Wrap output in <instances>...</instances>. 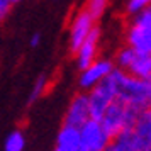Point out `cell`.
Segmentation results:
<instances>
[{"mask_svg":"<svg viewBox=\"0 0 151 151\" xmlns=\"http://www.w3.org/2000/svg\"><path fill=\"white\" fill-rule=\"evenodd\" d=\"M116 88V99L136 110H146L151 105V80H143L114 68L110 73Z\"/></svg>","mask_w":151,"mask_h":151,"instance_id":"cell-1","label":"cell"},{"mask_svg":"<svg viewBox=\"0 0 151 151\" xmlns=\"http://www.w3.org/2000/svg\"><path fill=\"white\" fill-rule=\"evenodd\" d=\"M39 42H41V34H39V32H34V34L31 36V41H29L31 48H37Z\"/></svg>","mask_w":151,"mask_h":151,"instance_id":"cell-19","label":"cell"},{"mask_svg":"<svg viewBox=\"0 0 151 151\" xmlns=\"http://www.w3.org/2000/svg\"><path fill=\"white\" fill-rule=\"evenodd\" d=\"M116 68L114 66V61L109 60V58H97L93 63H90L88 66H85L83 70H80V87L83 90H90L93 85L100 83L102 80H105L107 76L112 73V70Z\"/></svg>","mask_w":151,"mask_h":151,"instance_id":"cell-7","label":"cell"},{"mask_svg":"<svg viewBox=\"0 0 151 151\" xmlns=\"http://www.w3.org/2000/svg\"><path fill=\"white\" fill-rule=\"evenodd\" d=\"M100 39H102V31L99 26L90 31V34L83 39V42L76 48L75 61L78 70H83L85 66H88L90 63H93L99 58V51H100Z\"/></svg>","mask_w":151,"mask_h":151,"instance_id":"cell-8","label":"cell"},{"mask_svg":"<svg viewBox=\"0 0 151 151\" xmlns=\"http://www.w3.org/2000/svg\"><path fill=\"white\" fill-rule=\"evenodd\" d=\"M105 151H141V150H139L131 129H127L110 137Z\"/></svg>","mask_w":151,"mask_h":151,"instance_id":"cell-13","label":"cell"},{"mask_svg":"<svg viewBox=\"0 0 151 151\" xmlns=\"http://www.w3.org/2000/svg\"><path fill=\"white\" fill-rule=\"evenodd\" d=\"M87 100H88V109L92 119H100L105 109L116 100V88L110 75L102 80L100 83L93 85L90 90H87Z\"/></svg>","mask_w":151,"mask_h":151,"instance_id":"cell-4","label":"cell"},{"mask_svg":"<svg viewBox=\"0 0 151 151\" xmlns=\"http://www.w3.org/2000/svg\"><path fill=\"white\" fill-rule=\"evenodd\" d=\"M126 73L132 76L151 80V53H134L129 66L126 68Z\"/></svg>","mask_w":151,"mask_h":151,"instance_id":"cell-12","label":"cell"},{"mask_svg":"<svg viewBox=\"0 0 151 151\" xmlns=\"http://www.w3.org/2000/svg\"><path fill=\"white\" fill-rule=\"evenodd\" d=\"M139 112H141V110L127 107L126 104L119 102L116 99V100L105 109V112L100 116L99 121L102 122L105 131H107L110 134V137H112V136H116V134H119V132H122V131L131 129Z\"/></svg>","mask_w":151,"mask_h":151,"instance_id":"cell-3","label":"cell"},{"mask_svg":"<svg viewBox=\"0 0 151 151\" xmlns=\"http://www.w3.org/2000/svg\"><path fill=\"white\" fill-rule=\"evenodd\" d=\"M53 151H85V148L82 146V141H80L78 127H71V126L63 124L61 129L58 131Z\"/></svg>","mask_w":151,"mask_h":151,"instance_id":"cell-11","label":"cell"},{"mask_svg":"<svg viewBox=\"0 0 151 151\" xmlns=\"http://www.w3.org/2000/svg\"><path fill=\"white\" fill-rule=\"evenodd\" d=\"M10 10H12V4L9 0H0V22L4 21V19H7Z\"/></svg>","mask_w":151,"mask_h":151,"instance_id":"cell-18","label":"cell"},{"mask_svg":"<svg viewBox=\"0 0 151 151\" xmlns=\"http://www.w3.org/2000/svg\"><path fill=\"white\" fill-rule=\"evenodd\" d=\"M78 134L85 151H105L110 141V134L105 131L102 122L92 117L78 127Z\"/></svg>","mask_w":151,"mask_h":151,"instance_id":"cell-5","label":"cell"},{"mask_svg":"<svg viewBox=\"0 0 151 151\" xmlns=\"http://www.w3.org/2000/svg\"><path fill=\"white\" fill-rule=\"evenodd\" d=\"M9 2H10V4H12V5H15V4H19V2H21V0H9Z\"/></svg>","mask_w":151,"mask_h":151,"instance_id":"cell-20","label":"cell"},{"mask_svg":"<svg viewBox=\"0 0 151 151\" xmlns=\"http://www.w3.org/2000/svg\"><path fill=\"white\" fill-rule=\"evenodd\" d=\"M150 5L151 0H126V12L131 17V15H136L146 9H150Z\"/></svg>","mask_w":151,"mask_h":151,"instance_id":"cell-17","label":"cell"},{"mask_svg":"<svg viewBox=\"0 0 151 151\" xmlns=\"http://www.w3.org/2000/svg\"><path fill=\"white\" fill-rule=\"evenodd\" d=\"M109 4H110V0H87V4H85L83 9H85L95 21H99V19L105 14Z\"/></svg>","mask_w":151,"mask_h":151,"instance_id":"cell-16","label":"cell"},{"mask_svg":"<svg viewBox=\"0 0 151 151\" xmlns=\"http://www.w3.org/2000/svg\"><path fill=\"white\" fill-rule=\"evenodd\" d=\"M97 26V21L92 17V15L85 10V9H80L76 10L73 19L70 22V36H68V46L70 51L75 53L76 48L83 42V39L90 34V31Z\"/></svg>","mask_w":151,"mask_h":151,"instance_id":"cell-6","label":"cell"},{"mask_svg":"<svg viewBox=\"0 0 151 151\" xmlns=\"http://www.w3.org/2000/svg\"><path fill=\"white\" fill-rule=\"evenodd\" d=\"M144 151H151V150H144Z\"/></svg>","mask_w":151,"mask_h":151,"instance_id":"cell-21","label":"cell"},{"mask_svg":"<svg viewBox=\"0 0 151 151\" xmlns=\"http://www.w3.org/2000/svg\"><path fill=\"white\" fill-rule=\"evenodd\" d=\"M126 46L137 53H151V9L129 17L126 27Z\"/></svg>","mask_w":151,"mask_h":151,"instance_id":"cell-2","label":"cell"},{"mask_svg":"<svg viewBox=\"0 0 151 151\" xmlns=\"http://www.w3.org/2000/svg\"><path fill=\"white\" fill-rule=\"evenodd\" d=\"M26 148V136L21 129L9 132L4 143V151H24Z\"/></svg>","mask_w":151,"mask_h":151,"instance_id":"cell-14","label":"cell"},{"mask_svg":"<svg viewBox=\"0 0 151 151\" xmlns=\"http://www.w3.org/2000/svg\"><path fill=\"white\" fill-rule=\"evenodd\" d=\"M88 119H90V109H88L87 93H76L66 107L63 124L71 126V127H80Z\"/></svg>","mask_w":151,"mask_h":151,"instance_id":"cell-9","label":"cell"},{"mask_svg":"<svg viewBox=\"0 0 151 151\" xmlns=\"http://www.w3.org/2000/svg\"><path fill=\"white\" fill-rule=\"evenodd\" d=\"M131 132L136 139L139 150H151V110H141L131 127Z\"/></svg>","mask_w":151,"mask_h":151,"instance_id":"cell-10","label":"cell"},{"mask_svg":"<svg viewBox=\"0 0 151 151\" xmlns=\"http://www.w3.org/2000/svg\"><path fill=\"white\" fill-rule=\"evenodd\" d=\"M48 85H49L48 75H44V73H42V75L37 76V78H36V82H34V85H32V88H31V93H29V104L37 102V100L46 93Z\"/></svg>","mask_w":151,"mask_h":151,"instance_id":"cell-15","label":"cell"}]
</instances>
